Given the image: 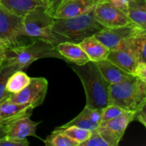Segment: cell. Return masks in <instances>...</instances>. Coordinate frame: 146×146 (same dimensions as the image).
<instances>
[{
	"instance_id": "8d00e7d4",
	"label": "cell",
	"mask_w": 146,
	"mask_h": 146,
	"mask_svg": "<svg viewBox=\"0 0 146 146\" xmlns=\"http://www.w3.org/2000/svg\"><path fill=\"white\" fill-rule=\"evenodd\" d=\"M0 125H2V121H1V118H0Z\"/></svg>"
},
{
	"instance_id": "4fadbf2b",
	"label": "cell",
	"mask_w": 146,
	"mask_h": 146,
	"mask_svg": "<svg viewBox=\"0 0 146 146\" xmlns=\"http://www.w3.org/2000/svg\"><path fill=\"white\" fill-rule=\"evenodd\" d=\"M31 115H23L6 124V136L17 139H24L29 136L38 138L36 131L39 123L33 121L30 118Z\"/></svg>"
},
{
	"instance_id": "1f68e13d",
	"label": "cell",
	"mask_w": 146,
	"mask_h": 146,
	"mask_svg": "<svg viewBox=\"0 0 146 146\" xmlns=\"http://www.w3.org/2000/svg\"><path fill=\"white\" fill-rule=\"evenodd\" d=\"M5 45L0 41V66L3 64L5 61V55H4V51H5Z\"/></svg>"
},
{
	"instance_id": "d590c367",
	"label": "cell",
	"mask_w": 146,
	"mask_h": 146,
	"mask_svg": "<svg viewBox=\"0 0 146 146\" xmlns=\"http://www.w3.org/2000/svg\"><path fill=\"white\" fill-rule=\"evenodd\" d=\"M139 26L143 29V30L145 32H146V22L143 23V24H139Z\"/></svg>"
},
{
	"instance_id": "d6a6232c",
	"label": "cell",
	"mask_w": 146,
	"mask_h": 146,
	"mask_svg": "<svg viewBox=\"0 0 146 146\" xmlns=\"http://www.w3.org/2000/svg\"><path fill=\"white\" fill-rule=\"evenodd\" d=\"M134 121H139L141 123H142L143 125L146 128V118L144 117L143 115H141L139 113L136 112L135 115V118H134Z\"/></svg>"
},
{
	"instance_id": "f35d334b",
	"label": "cell",
	"mask_w": 146,
	"mask_h": 146,
	"mask_svg": "<svg viewBox=\"0 0 146 146\" xmlns=\"http://www.w3.org/2000/svg\"><path fill=\"white\" fill-rule=\"evenodd\" d=\"M145 4H146V0H145Z\"/></svg>"
},
{
	"instance_id": "836d02e7",
	"label": "cell",
	"mask_w": 146,
	"mask_h": 146,
	"mask_svg": "<svg viewBox=\"0 0 146 146\" xmlns=\"http://www.w3.org/2000/svg\"><path fill=\"white\" fill-rule=\"evenodd\" d=\"M138 113H141V115H143L144 117L146 118V101L144 102V104L141 106V108L139 109V111H137Z\"/></svg>"
},
{
	"instance_id": "52a82bcc",
	"label": "cell",
	"mask_w": 146,
	"mask_h": 146,
	"mask_svg": "<svg viewBox=\"0 0 146 146\" xmlns=\"http://www.w3.org/2000/svg\"><path fill=\"white\" fill-rule=\"evenodd\" d=\"M135 113L128 111L117 118L100 123L97 130L108 146L119 145L128 125L134 121Z\"/></svg>"
},
{
	"instance_id": "83f0119b",
	"label": "cell",
	"mask_w": 146,
	"mask_h": 146,
	"mask_svg": "<svg viewBox=\"0 0 146 146\" xmlns=\"http://www.w3.org/2000/svg\"><path fill=\"white\" fill-rule=\"evenodd\" d=\"M81 112L89 118L93 122H95L96 123L99 124L101 123V113H102V110L101 109H94V108H90L88 107L85 106Z\"/></svg>"
},
{
	"instance_id": "5b68a950",
	"label": "cell",
	"mask_w": 146,
	"mask_h": 146,
	"mask_svg": "<svg viewBox=\"0 0 146 146\" xmlns=\"http://www.w3.org/2000/svg\"><path fill=\"white\" fill-rule=\"evenodd\" d=\"M54 19L51 7H38L29 11L24 17L27 36L31 38L46 40L56 46L58 41L51 31Z\"/></svg>"
},
{
	"instance_id": "f1b7e54d",
	"label": "cell",
	"mask_w": 146,
	"mask_h": 146,
	"mask_svg": "<svg viewBox=\"0 0 146 146\" xmlns=\"http://www.w3.org/2000/svg\"><path fill=\"white\" fill-rule=\"evenodd\" d=\"M29 145V142L27 138L17 139L6 136L0 139V146H28Z\"/></svg>"
},
{
	"instance_id": "ffe728a7",
	"label": "cell",
	"mask_w": 146,
	"mask_h": 146,
	"mask_svg": "<svg viewBox=\"0 0 146 146\" xmlns=\"http://www.w3.org/2000/svg\"><path fill=\"white\" fill-rule=\"evenodd\" d=\"M18 70H21L17 66L4 61L0 66V104L9 99L11 94L7 91V84L9 78Z\"/></svg>"
},
{
	"instance_id": "d6986e66",
	"label": "cell",
	"mask_w": 146,
	"mask_h": 146,
	"mask_svg": "<svg viewBox=\"0 0 146 146\" xmlns=\"http://www.w3.org/2000/svg\"><path fill=\"white\" fill-rule=\"evenodd\" d=\"M125 14L132 22L139 24L146 22V4L145 0H130Z\"/></svg>"
},
{
	"instance_id": "8992f818",
	"label": "cell",
	"mask_w": 146,
	"mask_h": 146,
	"mask_svg": "<svg viewBox=\"0 0 146 146\" xmlns=\"http://www.w3.org/2000/svg\"><path fill=\"white\" fill-rule=\"evenodd\" d=\"M23 37H29L24 29V17L0 4V41L6 47H14L25 43Z\"/></svg>"
},
{
	"instance_id": "ab89813d",
	"label": "cell",
	"mask_w": 146,
	"mask_h": 146,
	"mask_svg": "<svg viewBox=\"0 0 146 146\" xmlns=\"http://www.w3.org/2000/svg\"></svg>"
},
{
	"instance_id": "603a6c76",
	"label": "cell",
	"mask_w": 146,
	"mask_h": 146,
	"mask_svg": "<svg viewBox=\"0 0 146 146\" xmlns=\"http://www.w3.org/2000/svg\"><path fill=\"white\" fill-rule=\"evenodd\" d=\"M54 130L62 132L65 135H68V137L76 141L77 142L79 143V144L86 141L91 136V132H92L89 130L84 129V128L74 126V125L68 126L65 128H61V129H58V128H56Z\"/></svg>"
},
{
	"instance_id": "f546056e",
	"label": "cell",
	"mask_w": 146,
	"mask_h": 146,
	"mask_svg": "<svg viewBox=\"0 0 146 146\" xmlns=\"http://www.w3.org/2000/svg\"><path fill=\"white\" fill-rule=\"evenodd\" d=\"M107 1L111 2V4H113L114 6H115L125 13V10H126L130 0H107Z\"/></svg>"
},
{
	"instance_id": "e0dca14e",
	"label": "cell",
	"mask_w": 146,
	"mask_h": 146,
	"mask_svg": "<svg viewBox=\"0 0 146 146\" xmlns=\"http://www.w3.org/2000/svg\"><path fill=\"white\" fill-rule=\"evenodd\" d=\"M95 63L98 66L100 71L104 78L111 84H118V83L130 79L134 76L132 74L127 73L126 71L121 69L120 67H118V66L114 64L107 58Z\"/></svg>"
},
{
	"instance_id": "30bf717a",
	"label": "cell",
	"mask_w": 146,
	"mask_h": 146,
	"mask_svg": "<svg viewBox=\"0 0 146 146\" xmlns=\"http://www.w3.org/2000/svg\"><path fill=\"white\" fill-rule=\"evenodd\" d=\"M142 31L143 30L139 25L131 22L121 27H104L94 36L111 50L116 48L125 40L133 38Z\"/></svg>"
},
{
	"instance_id": "484cf974",
	"label": "cell",
	"mask_w": 146,
	"mask_h": 146,
	"mask_svg": "<svg viewBox=\"0 0 146 146\" xmlns=\"http://www.w3.org/2000/svg\"><path fill=\"white\" fill-rule=\"evenodd\" d=\"M126 112H128V111H125L118 106L110 104V105L107 106L106 108H104V109H102L101 122L113 119V118H117V117L125 113Z\"/></svg>"
},
{
	"instance_id": "8fae6325",
	"label": "cell",
	"mask_w": 146,
	"mask_h": 146,
	"mask_svg": "<svg viewBox=\"0 0 146 146\" xmlns=\"http://www.w3.org/2000/svg\"><path fill=\"white\" fill-rule=\"evenodd\" d=\"M93 14L104 27H121L132 22L123 11L107 0H96Z\"/></svg>"
},
{
	"instance_id": "5bb4252c",
	"label": "cell",
	"mask_w": 146,
	"mask_h": 146,
	"mask_svg": "<svg viewBox=\"0 0 146 146\" xmlns=\"http://www.w3.org/2000/svg\"><path fill=\"white\" fill-rule=\"evenodd\" d=\"M56 49L68 64L83 65L90 61L78 44L70 41L60 42L56 45Z\"/></svg>"
},
{
	"instance_id": "4dcf8cb0",
	"label": "cell",
	"mask_w": 146,
	"mask_h": 146,
	"mask_svg": "<svg viewBox=\"0 0 146 146\" xmlns=\"http://www.w3.org/2000/svg\"><path fill=\"white\" fill-rule=\"evenodd\" d=\"M135 76L141 78L146 84V64H139Z\"/></svg>"
},
{
	"instance_id": "d4e9b609",
	"label": "cell",
	"mask_w": 146,
	"mask_h": 146,
	"mask_svg": "<svg viewBox=\"0 0 146 146\" xmlns=\"http://www.w3.org/2000/svg\"><path fill=\"white\" fill-rule=\"evenodd\" d=\"M133 43L139 64H146V32L143 31L133 37Z\"/></svg>"
},
{
	"instance_id": "7402d4cb",
	"label": "cell",
	"mask_w": 146,
	"mask_h": 146,
	"mask_svg": "<svg viewBox=\"0 0 146 146\" xmlns=\"http://www.w3.org/2000/svg\"><path fill=\"white\" fill-rule=\"evenodd\" d=\"M44 143L48 146H78L79 145V143L76 141L56 130L47 137L44 141Z\"/></svg>"
},
{
	"instance_id": "3957f363",
	"label": "cell",
	"mask_w": 146,
	"mask_h": 146,
	"mask_svg": "<svg viewBox=\"0 0 146 146\" xmlns=\"http://www.w3.org/2000/svg\"><path fill=\"white\" fill-rule=\"evenodd\" d=\"M5 61L17 66L21 70L27 68L36 60L44 58H56L66 61L56 49V46L46 40L33 38L29 44L14 47H6Z\"/></svg>"
},
{
	"instance_id": "9c48e42d",
	"label": "cell",
	"mask_w": 146,
	"mask_h": 146,
	"mask_svg": "<svg viewBox=\"0 0 146 146\" xmlns=\"http://www.w3.org/2000/svg\"><path fill=\"white\" fill-rule=\"evenodd\" d=\"M48 89V81L45 78H31L29 84L17 94H11L9 100L16 104H29L34 108L44 102Z\"/></svg>"
},
{
	"instance_id": "7a4b0ae2",
	"label": "cell",
	"mask_w": 146,
	"mask_h": 146,
	"mask_svg": "<svg viewBox=\"0 0 146 146\" xmlns=\"http://www.w3.org/2000/svg\"><path fill=\"white\" fill-rule=\"evenodd\" d=\"M104 28L96 19L92 11L78 17L55 19L51 31L58 44L64 41L79 44Z\"/></svg>"
},
{
	"instance_id": "277c9868",
	"label": "cell",
	"mask_w": 146,
	"mask_h": 146,
	"mask_svg": "<svg viewBox=\"0 0 146 146\" xmlns=\"http://www.w3.org/2000/svg\"><path fill=\"white\" fill-rule=\"evenodd\" d=\"M146 101V84L137 76L109 87V104L137 112Z\"/></svg>"
},
{
	"instance_id": "2e32d148",
	"label": "cell",
	"mask_w": 146,
	"mask_h": 146,
	"mask_svg": "<svg viewBox=\"0 0 146 146\" xmlns=\"http://www.w3.org/2000/svg\"><path fill=\"white\" fill-rule=\"evenodd\" d=\"M0 4L21 17L38 7H51L53 0H0Z\"/></svg>"
},
{
	"instance_id": "9a60e30c",
	"label": "cell",
	"mask_w": 146,
	"mask_h": 146,
	"mask_svg": "<svg viewBox=\"0 0 146 146\" xmlns=\"http://www.w3.org/2000/svg\"><path fill=\"white\" fill-rule=\"evenodd\" d=\"M34 108L29 104H16L9 99L0 104V118L2 125L23 115L32 114Z\"/></svg>"
},
{
	"instance_id": "44dd1931",
	"label": "cell",
	"mask_w": 146,
	"mask_h": 146,
	"mask_svg": "<svg viewBox=\"0 0 146 146\" xmlns=\"http://www.w3.org/2000/svg\"><path fill=\"white\" fill-rule=\"evenodd\" d=\"M31 81V78L23 70H18L9 78L7 84V91L9 94H17L24 89Z\"/></svg>"
},
{
	"instance_id": "6da1fadb",
	"label": "cell",
	"mask_w": 146,
	"mask_h": 146,
	"mask_svg": "<svg viewBox=\"0 0 146 146\" xmlns=\"http://www.w3.org/2000/svg\"><path fill=\"white\" fill-rule=\"evenodd\" d=\"M71 67L78 75L85 89L86 106L94 109H104L109 104L111 84L106 79L94 61L83 65L71 64Z\"/></svg>"
},
{
	"instance_id": "4316f807",
	"label": "cell",
	"mask_w": 146,
	"mask_h": 146,
	"mask_svg": "<svg viewBox=\"0 0 146 146\" xmlns=\"http://www.w3.org/2000/svg\"><path fill=\"white\" fill-rule=\"evenodd\" d=\"M78 146H108L107 143L104 140L98 133V130L92 131L91 135L88 139L81 143Z\"/></svg>"
},
{
	"instance_id": "e575fe53",
	"label": "cell",
	"mask_w": 146,
	"mask_h": 146,
	"mask_svg": "<svg viewBox=\"0 0 146 146\" xmlns=\"http://www.w3.org/2000/svg\"><path fill=\"white\" fill-rule=\"evenodd\" d=\"M6 137V125H0V139Z\"/></svg>"
},
{
	"instance_id": "74e56055",
	"label": "cell",
	"mask_w": 146,
	"mask_h": 146,
	"mask_svg": "<svg viewBox=\"0 0 146 146\" xmlns=\"http://www.w3.org/2000/svg\"><path fill=\"white\" fill-rule=\"evenodd\" d=\"M57 1V0H53V4H54V2H55V1Z\"/></svg>"
},
{
	"instance_id": "ac0fdd59",
	"label": "cell",
	"mask_w": 146,
	"mask_h": 146,
	"mask_svg": "<svg viewBox=\"0 0 146 146\" xmlns=\"http://www.w3.org/2000/svg\"><path fill=\"white\" fill-rule=\"evenodd\" d=\"M78 44L88 56L90 61L94 62L106 59L110 51L106 46L94 36L85 38Z\"/></svg>"
},
{
	"instance_id": "cb8c5ba5",
	"label": "cell",
	"mask_w": 146,
	"mask_h": 146,
	"mask_svg": "<svg viewBox=\"0 0 146 146\" xmlns=\"http://www.w3.org/2000/svg\"><path fill=\"white\" fill-rule=\"evenodd\" d=\"M72 125L92 131L94 130L97 129L99 124L96 123L95 122H93L89 118H87L82 112H81L79 115H77L75 118L71 120V121L68 122L67 123H65L64 125H61V126L57 127L56 128L61 129V128H65L68 126H72Z\"/></svg>"
},
{
	"instance_id": "ba28073f",
	"label": "cell",
	"mask_w": 146,
	"mask_h": 146,
	"mask_svg": "<svg viewBox=\"0 0 146 146\" xmlns=\"http://www.w3.org/2000/svg\"><path fill=\"white\" fill-rule=\"evenodd\" d=\"M107 59L127 73L135 76L139 62L134 46L133 37L125 40L116 48L110 50Z\"/></svg>"
},
{
	"instance_id": "7c38bea8",
	"label": "cell",
	"mask_w": 146,
	"mask_h": 146,
	"mask_svg": "<svg viewBox=\"0 0 146 146\" xmlns=\"http://www.w3.org/2000/svg\"><path fill=\"white\" fill-rule=\"evenodd\" d=\"M96 0H57L51 6L54 19L78 17L94 10Z\"/></svg>"
}]
</instances>
